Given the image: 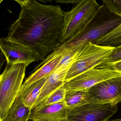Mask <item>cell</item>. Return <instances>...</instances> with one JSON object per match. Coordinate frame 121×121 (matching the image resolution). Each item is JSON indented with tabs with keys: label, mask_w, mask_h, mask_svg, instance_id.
I'll list each match as a JSON object with an SVG mask.
<instances>
[{
	"label": "cell",
	"mask_w": 121,
	"mask_h": 121,
	"mask_svg": "<svg viewBox=\"0 0 121 121\" xmlns=\"http://www.w3.org/2000/svg\"><path fill=\"white\" fill-rule=\"evenodd\" d=\"M87 91L78 90H66L65 101L69 107L72 108L87 103Z\"/></svg>",
	"instance_id": "cell-16"
},
{
	"label": "cell",
	"mask_w": 121,
	"mask_h": 121,
	"mask_svg": "<svg viewBox=\"0 0 121 121\" xmlns=\"http://www.w3.org/2000/svg\"><path fill=\"white\" fill-rule=\"evenodd\" d=\"M0 48L7 63L10 65L24 64L27 66L31 63L37 61L36 56L30 50L11 41L7 37L0 39Z\"/></svg>",
	"instance_id": "cell-9"
},
{
	"label": "cell",
	"mask_w": 121,
	"mask_h": 121,
	"mask_svg": "<svg viewBox=\"0 0 121 121\" xmlns=\"http://www.w3.org/2000/svg\"><path fill=\"white\" fill-rule=\"evenodd\" d=\"M64 55L59 47L54 49L38 65L33 73L25 80L18 95L23 92L32 83L48 76L59 64Z\"/></svg>",
	"instance_id": "cell-10"
},
{
	"label": "cell",
	"mask_w": 121,
	"mask_h": 121,
	"mask_svg": "<svg viewBox=\"0 0 121 121\" xmlns=\"http://www.w3.org/2000/svg\"><path fill=\"white\" fill-rule=\"evenodd\" d=\"M20 5L18 19L9 27L7 38L30 50L37 61L61 44L60 35L64 12L59 5L35 0H15Z\"/></svg>",
	"instance_id": "cell-1"
},
{
	"label": "cell",
	"mask_w": 121,
	"mask_h": 121,
	"mask_svg": "<svg viewBox=\"0 0 121 121\" xmlns=\"http://www.w3.org/2000/svg\"><path fill=\"white\" fill-rule=\"evenodd\" d=\"M26 67L24 64L11 65L6 63L0 77V121L5 117L17 97Z\"/></svg>",
	"instance_id": "cell-3"
},
{
	"label": "cell",
	"mask_w": 121,
	"mask_h": 121,
	"mask_svg": "<svg viewBox=\"0 0 121 121\" xmlns=\"http://www.w3.org/2000/svg\"><path fill=\"white\" fill-rule=\"evenodd\" d=\"M31 110L25 106L21 97L17 96L5 117L1 121H28Z\"/></svg>",
	"instance_id": "cell-13"
},
{
	"label": "cell",
	"mask_w": 121,
	"mask_h": 121,
	"mask_svg": "<svg viewBox=\"0 0 121 121\" xmlns=\"http://www.w3.org/2000/svg\"><path fill=\"white\" fill-rule=\"evenodd\" d=\"M121 77V72L115 70L94 68L81 73L64 83L66 90L87 91L96 84L113 78Z\"/></svg>",
	"instance_id": "cell-8"
},
{
	"label": "cell",
	"mask_w": 121,
	"mask_h": 121,
	"mask_svg": "<svg viewBox=\"0 0 121 121\" xmlns=\"http://www.w3.org/2000/svg\"><path fill=\"white\" fill-rule=\"evenodd\" d=\"M111 121H121V119H117L113 120Z\"/></svg>",
	"instance_id": "cell-22"
},
{
	"label": "cell",
	"mask_w": 121,
	"mask_h": 121,
	"mask_svg": "<svg viewBox=\"0 0 121 121\" xmlns=\"http://www.w3.org/2000/svg\"><path fill=\"white\" fill-rule=\"evenodd\" d=\"M72 65H68L56 68L46 77L45 84L32 108L42 105L54 91L64 85L66 76Z\"/></svg>",
	"instance_id": "cell-12"
},
{
	"label": "cell",
	"mask_w": 121,
	"mask_h": 121,
	"mask_svg": "<svg viewBox=\"0 0 121 121\" xmlns=\"http://www.w3.org/2000/svg\"><path fill=\"white\" fill-rule=\"evenodd\" d=\"M103 4L111 12L121 17V0H104Z\"/></svg>",
	"instance_id": "cell-19"
},
{
	"label": "cell",
	"mask_w": 121,
	"mask_h": 121,
	"mask_svg": "<svg viewBox=\"0 0 121 121\" xmlns=\"http://www.w3.org/2000/svg\"><path fill=\"white\" fill-rule=\"evenodd\" d=\"M85 46L64 52L65 54L56 68L61 66L73 65Z\"/></svg>",
	"instance_id": "cell-17"
},
{
	"label": "cell",
	"mask_w": 121,
	"mask_h": 121,
	"mask_svg": "<svg viewBox=\"0 0 121 121\" xmlns=\"http://www.w3.org/2000/svg\"><path fill=\"white\" fill-rule=\"evenodd\" d=\"M116 105L86 103L70 108L68 121H107L117 111Z\"/></svg>",
	"instance_id": "cell-6"
},
{
	"label": "cell",
	"mask_w": 121,
	"mask_h": 121,
	"mask_svg": "<svg viewBox=\"0 0 121 121\" xmlns=\"http://www.w3.org/2000/svg\"><path fill=\"white\" fill-rule=\"evenodd\" d=\"M121 24V17L103 4L88 24L72 39L59 46L65 52L85 46L106 35Z\"/></svg>",
	"instance_id": "cell-2"
},
{
	"label": "cell",
	"mask_w": 121,
	"mask_h": 121,
	"mask_svg": "<svg viewBox=\"0 0 121 121\" xmlns=\"http://www.w3.org/2000/svg\"><path fill=\"white\" fill-rule=\"evenodd\" d=\"M99 46L116 47L121 44V24L108 34L92 42Z\"/></svg>",
	"instance_id": "cell-15"
},
{
	"label": "cell",
	"mask_w": 121,
	"mask_h": 121,
	"mask_svg": "<svg viewBox=\"0 0 121 121\" xmlns=\"http://www.w3.org/2000/svg\"><path fill=\"white\" fill-rule=\"evenodd\" d=\"M87 102L115 105L121 102V77L104 81L88 89Z\"/></svg>",
	"instance_id": "cell-7"
},
{
	"label": "cell",
	"mask_w": 121,
	"mask_h": 121,
	"mask_svg": "<svg viewBox=\"0 0 121 121\" xmlns=\"http://www.w3.org/2000/svg\"><path fill=\"white\" fill-rule=\"evenodd\" d=\"M95 68L111 69L121 72V60L113 63L102 64L97 66Z\"/></svg>",
	"instance_id": "cell-21"
},
{
	"label": "cell",
	"mask_w": 121,
	"mask_h": 121,
	"mask_svg": "<svg viewBox=\"0 0 121 121\" xmlns=\"http://www.w3.org/2000/svg\"><path fill=\"white\" fill-rule=\"evenodd\" d=\"M120 60H121V44L115 47L112 53L102 64L113 63Z\"/></svg>",
	"instance_id": "cell-20"
},
{
	"label": "cell",
	"mask_w": 121,
	"mask_h": 121,
	"mask_svg": "<svg viewBox=\"0 0 121 121\" xmlns=\"http://www.w3.org/2000/svg\"><path fill=\"white\" fill-rule=\"evenodd\" d=\"M66 93V90L63 85L52 93L41 105L52 104L64 101Z\"/></svg>",
	"instance_id": "cell-18"
},
{
	"label": "cell",
	"mask_w": 121,
	"mask_h": 121,
	"mask_svg": "<svg viewBox=\"0 0 121 121\" xmlns=\"http://www.w3.org/2000/svg\"><path fill=\"white\" fill-rule=\"evenodd\" d=\"M115 48L89 42L70 68L66 76L64 83L102 64L112 53Z\"/></svg>",
	"instance_id": "cell-5"
},
{
	"label": "cell",
	"mask_w": 121,
	"mask_h": 121,
	"mask_svg": "<svg viewBox=\"0 0 121 121\" xmlns=\"http://www.w3.org/2000/svg\"><path fill=\"white\" fill-rule=\"evenodd\" d=\"M100 6L95 0H81L70 11L64 12L60 43H63L72 39L83 29Z\"/></svg>",
	"instance_id": "cell-4"
},
{
	"label": "cell",
	"mask_w": 121,
	"mask_h": 121,
	"mask_svg": "<svg viewBox=\"0 0 121 121\" xmlns=\"http://www.w3.org/2000/svg\"><path fill=\"white\" fill-rule=\"evenodd\" d=\"M70 107L65 100L55 104L42 105L31 109L29 120L32 121H68Z\"/></svg>",
	"instance_id": "cell-11"
},
{
	"label": "cell",
	"mask_w": 121,
	"mask_h": 121,
	"mask_svg": "<svg viewBox=\"0 0 121 121\" xmlns=\"http://www.w3.org/2000/svg\"><path fill=\"white\" fill-rule=\"evenodd\" d=\"M46 80V78L35 82L30 86L23 92L17 95L21 97L25 106L30 109H32L39 98Z\"/></svg>",
	"instance_id": "cell-14"
}]
</instances>
